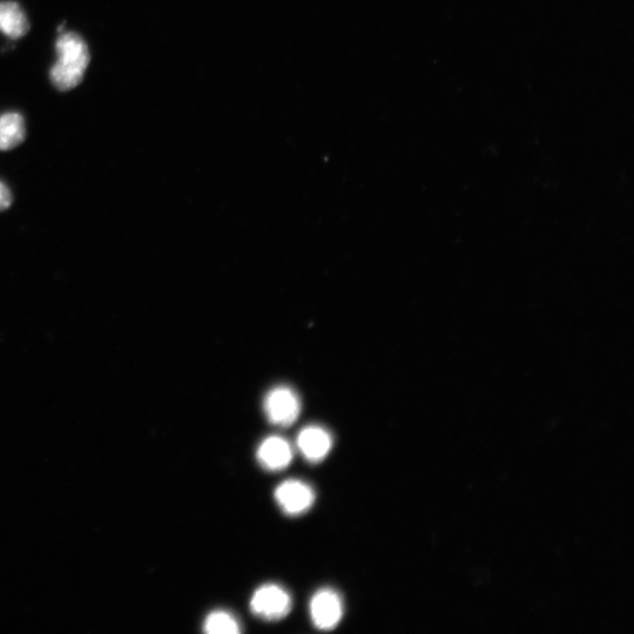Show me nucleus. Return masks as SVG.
Here are the masks:
<instances>
[{
    "mask_svg": "<svg viewBox=\"0 0 634 634\" xmlns=\"http://www.w3.org/2000/svg\"><path fill=\"white\" fill-rule=\"evenodd\" d=\"M57 62L52 66L50 78L59 91H70L84 78L90 64V49L76 32H62L56 42Z\"/></svg>",
    "mask_w": 634,
    "mask_h": 634,
    "instance_id": "nucleus-1",
    "label": "nucleus"
},
{
    "mask_svg": "<svg viewBox=\"0 0 634 634\" xmlns=\"http://www.w3.org/2000/svg\"><path fill=\"white\" fill-rule=\"evenodd\" d=\"M265 413L274 426L288 428L298 420L301 403L295 391L288 387H276L266 396Z\"/></svg>",
    "mask_w": 634,
    "mask_h": 634,
    "instance_id": "nucleus-2",
    "label": "nucleus"
},
{
    "mask_svg": "<svg viewBox=\"0 0 634 634\" xmlns=\"http://www.w3.org/2000/svg\"><path fill=\"white\" fill-rule=\"evenodd\" d=\"M251 609L255 616L273 622L288 615L292 609V598L279 585H263L255 591Z\"/></svg>",
    "mask_w": 634,
    "mask_h": 634,
    "instance_id": "nucleus-3",
    "label": "nucleus"
},
{
    "mask_svg": "<svg viewBox=\"0 0 634 634\" xmlns=\"http://www.w3.org/2000/svg\"><path fill=\"white\" fill-rule=\"evenodd\" d=\"M310 616L317 629L333 630L339 625L343 616V605L334 590L323 589L316 592L310 602Z\"/></svg>",
    "mask_w": 634,
    "mask_h": 634,
    "instance_id": "nucleus-4",
    "label": "nucleus"
},
{
    "mask_svg": "<svg viewBox=\"0 0 634 634\" xmlns=\"http://www.w3.org/2000/svg\"><path fill=\"white\" fill-rule=\"evenodd\" d=\"M275 498L287 515L296 516L312 508L315 494L308 484L298 480H289L279 485L275 491Z\"/></svg>",
    "mask_w": 634,
    "mask_h": 634,
    "instance_id": "nucleus-5",
    "label": "nucleus"
},
{
    "mask_svg": "<svg viewBox=\"0 0 634 634\" xmlns=\"http://www.w3.org/2000/svg\"><path fill=\"white\" fill-rule=\"evenodd\" d=\"M298 448L308 462L320 463L332 450L333 438L326 429L315 426L307 427L300 431Z\"/></svg>",
    "mask_w": 634,
    "mask_h": 634,
    "instance_id": "nucleus-6",
    "label": "nucleus"
},
{
    "mask_svg": "<svg viewBox=\"0 0 634 634\" xmlns=\"http://www.w3.org/2000/svg\"><path fill=\"white\" fill-rule=\"evenodd\" d=\"M261 467L269 471L286 469L293 460V449L285 438L272 436L266 438L258 449Z\"/></svg>",
    "mask_w": 634,
    "mask_h": 634,
    "instance_id": "nucleus-7",
    "label": "nucleus"
},
{
    "mask_svg": "<svg viewBox=\"0 0 634 634\" xmlns=\"http://www.w3.org/2000/svg\"><path fill=\"white\" fill-rule=\"evenodd\" d=\"M30 30L28 17L16 2H0V31L10 39L22 38Z\"/></svg>",
    "mask_w": 634,
    "mask_h": 634,
    "instance_id": "nucleus-8",
    "label": "nucleus"
},
{
    "mask_svg": "<svg viewBox=\"0 0 634 634\" xmlns=\"http://www.w3.org/2000/svg\"><path fill=\"white\" fill-rule=\"evenodd\" d=\"M25 121L22 114L8 112L0 116V151H10L23 143Z\"/></svg>",
    "mask_w": 634,
    "mask_h": 634,
    "instance_id": "nucleus-9",
    "label": "nucleus"
},
{
    "mask_svg": "<svg viewBox=\"0 0 634 634\" xmlns=\"http://www.w3.org/2000/svg\"><path fill=\"white\" fill-rule=\"evenodd\" d=\"M204 630L208 634H236L241 632L238 620L231 613L214 611L205 620Z\"/></svg>",
    "mask_w": 634,
    "mask_h": 634,
    "instance_id": "nucleus-10",
    "label": "nucleus"
},
{
    "mask_svg": "<svg viewBox=\"0 0 634 634\" xmlns=\"http://www.w3.org/2000/svg\"><path fill=\"white\" fill-rule=\"evenodd\" d=\"M12 195L11 192L2 181H0V211H5L11 206Z\"/></svg>",
    "mask_w": 634,
    "mask_h": 634,
    "instance_id": "nucleus-11",
    "label": "nucleus"
}]
</instances>
